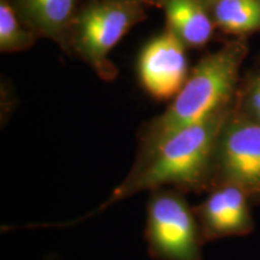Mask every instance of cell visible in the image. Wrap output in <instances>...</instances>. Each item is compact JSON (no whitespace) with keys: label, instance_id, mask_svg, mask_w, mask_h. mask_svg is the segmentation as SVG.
Listing matches in <instances>:
<instances>
[{"label":"cell","instance_id":"obj_6","mask_svg":"<svg viewBox=\"0 0 260 260\" xmlns=\"http://www.w3.org/2000/svg\"><path fill=\"white\" fill-rule=\"evenodd\" d=\"M187 47L167 29L142 48L138 60L141 87L155 100H172L189 75Z\"/></svg>","mask_w":260,"mask_h":260},{"label":"cell","instance_id":"obj_5","mask_svg":"<svg viewBox=\"0 0 260 260\" xmlns=\"http://www.w3.org/2000/svg\"><path fill=\"white\" fill-rule=\"evenodd\" d=\"M237 186L253 203H260V123L233 109L214 149L210 188Z\"/></svg>","mask_w":260,"mask_h":260},{"label":"cell","instance_id":"obj_12","mask_svg":"<svg viewBox=\"0 0 260 260\" xmlns=\"http://www.w3.org/2000/svg\"><path fill=\"white\" fill-rule=\"evenodd\" d=\"M204 2V4H207V3H210V2H213V0H203Z\"/></svg>","mask_w":260,"mask_h":260},{"label":"cell","instance_id":"obj_2","mask_svg":"<svg viewBox=\"0 0 260 260\" xmlns=\"http://www.w3.org/2000/svg\"><path fill=\"white\" fill-rule=\"evenodd\" d=\"M247 53L246 40L237 38L205 54L168 109L140 129L138 155L148 153L178 130L233 109Z\"/></svg>","mask_w":260,"mask_h":260},{"label":"cell","instance_id":"obj_9","mask_svg":"<svg viewBox=\"0 0 260 260\" xmlns=\"http://www.w3.org/2000/svg\"><path fill=\"white\" fill-rule=\"evenodd\" d=\"M164 11L167 29L187 48H201L212 39L216 28L203 0H155Z\"/></svg>","mask_w":260,"mask_h":260},{"label":"cell","instance_id":"obj_4","mask_svg":"<svg viewBox=\"0 0 260 260\" xmlns=\"http://www.w3.org/2000/svg\"><path fill=\"white\" fill-rule=\"evenodd\" d=\"M183 191L160 188L151 191L145 239L154 260H203L200 226Z\"/></svg>","mask_w":260,"mask_h":260},{"label":"cell","instance_id":"obj_7","mask_svg":"<svg viewBox=\"0 0 260 260\" xmlns=\"http://www.w3.org/2000/svg\"><path fill=\"white\" fill-rule=\"evenodd\" d=\"M198 207H194L204 243L224 237L245 236L254 229L248 198L234 184H217Z\"/></svg>","mask_w":260,"mask_h":260},{"label":"cell","instance_id":"obj_10","mask_svg":"<svg viewBox=\"0 0 260 260\" xmlns=\"http://www.w3.org/2000/svg\"><path fill=\"white\" fill-rule=\"evenodd\" d=\"M206 5L216 28L236 38L260 30V0H213Z\"/></svg>","mask_w":260,"mask_h":260},{"label":"cell","instance_id":"obj_1","mask_svg":"<svg viewBox=\"0 0 260 260\" xmlns=\"http://www.w3.org/2000/svg\"><path fill=\"white\" fill-rule=\"evenodd\" d=\"M233 109L178 130L148 153L138 155L128 176L90 213L64 224L41 226L76 225L140 191L168 187L183 193L209 189L217 140Z\"/></svg>","mask_w":260,"mask_h":260},{"label":"cell","instance_id":"obj_3","mask_svg":"<svg viewBox=\"0 0 260 260\" xmlns=\"http://www.w3.org/2000/svg\"><path fill=\"white\" fill-rule=\"evenodd\" d=\"M153 6L155 0H89L74 19L69 54L83 60L102 80L113 81L118 69L110 53Z\"/></svg>","mask_w":260,"mask_h":260},{"label":"cell","instance_id":"obj_8","mask_svg":"<svg viewBox=\"0 0 260 260\" xmlns=\"http://www.w3.org/2000/svg\"><path fill=\"white\" fill-rule=\"evenodd\" d=\"M19 19L38 38L54 41L69 53V37L81 0H14Z\"/></svg>","mask_w":260,"mask_h":260},{"label":"cell","instance_id":"obj_11","mask_svg":"<svg viewBox=\"0 0 260 260\" xmlns=\"http://www.w3.org/2000/svg\"><path fill=\"white\" fill-rule=\"evenodd\" d=\"M38 39L19 19L14 0H0V52L27 51Z\"/></svg>","mask_w":260,"mask_h":260}]
</instances>
